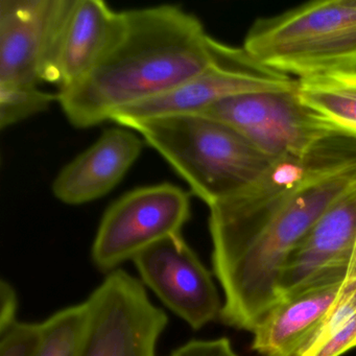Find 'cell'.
<instances>
[{"mask_svg":"<svg viewBox=\"0 0 356 356\" xmlns=\"http://www.w3.org/2000/svg\"><path fill=\"white\" fill-rule=\"evenodd\" d=\"M322 179L310 156L279 158L241 193L208 207L225 324L253 332L282 299L279 280L287 258L356 172Z\"/></svg>","mask_w":356,"mask_h":356,"instance_id":"obj_1","label":"cell"},{"mask_svg":"<svg viewBox=\"0 0 356 356\" xmlns=\"http://www.w3.org/2000/svg\"><path fill=\"white\" fill-rule=\"evenodd\" d=\"M220 42L178 6L120 12L115 36L88 74L58 103L78 129L97 127L122 110L159 97L216 63Z\"/></svg>","mask_w":356,"mask_h":356,"instance_id":"obj_2","label":"cell"},{"mask_svg":"<svg viewBox=\"0 0 356 356\" xmlns=\"http://www.w3.org/2000/svg\"><path fill=\"white\" fill-rule=\"evenodd\" d=\"M131 130L159 153L208 207L241 193L273 161L236 130L205 115L158 118Z\"/></svg>","mask_w":356,"mask_h":356,"instance_id":"obj_3","label":"cell"},{"mask_svg":"<svg viewBox=\"0 0 356 356\" xmlns=\"http://www.w3.org/2000/svg\"><path fill=\"white\" fill-rule=\"evenodd\" d=\"M243 47L295 80L356 70V0H318L259 18Z\"/></svg>","mask_w":356,"mask_h":356,"instance_id":"obj_4","label":"cell"},{"mask_svg":"<svg viewBox=\"0 0 356 356\" xmlns=\"http://www.w3.org/2000/svg\"><path fill=\"white\" fill-rule=\"evenodd\" d=\"M297 85L298 80L266 67L243 47L220 43L218 60L207 70L159 97L122 110L111 122L132 129L158 118L197 115L231 97L295 90Z\"/></svg>","mask_w":356,"mask_h":356,"instance_id":"obj_5","label":"cell"},{"mask_svg":"<svg viewBox=\"0 0 356 356\" xmlns=\"http://www.w3.org/2000/svg\"><path fill=\"white\" fill-rule=\"evenodd\" d=\"M85 302L88 321L80 356H157L168 318L140 280L113 270Z\"/></svg>","mask_w":356,"mask_h":356,"instance_id":"obj_6","label":"cell"},{"mask_svg":"<svg viewBox=\"0 0 356 356\" xmlns=\"http://www.w3.org/2000/svg\"><path fill=\"white\" fill-rule=\"evenodd\" d=\"M191 218L189 195L170 183L140 187L114 202L102 218L91 258L102 272L118 270L166 237L180 234Z\"/></svg>","mask_w":356,"mask_h":356,"instance_id":"obj_7","label":"cell"},{"mask_svg":"<svg viewBox=\"0 0 356 356\" xmlns=\"http://www.w3.org/2000/svg\"><path fill=\"white\" fill-rule=\"evenodd\" d=\"M197 115L228 124L272 160L306 155L333 137L345 136L307 109L297 88L231 97Z\"/></svg>","mask_w":356,"mask_h":356,"instance_id":"obj_8","label":"cell"},{"mask_svg":"<svg viewBox=\"0 0 356 356\" xmlns=\"http://www.w3.org/2000/svg\"><path fill=\"white\" fill-rule=\"evenodd\" d=\"M133 262L143 284L191 328L220 318L222 302L213 277L181 233L147 248Z\"/></svg>","mask_w":356,"mask_h":356,"instance_id":"obj_9","label":"cell"},{"mask_svg":"<svg viewBox=\"0 0 356 356\" xmlns=\"http://www.w3.org/2000/svg\"><path fill=\"white\" fill-rule=\"evenodd\" d=\"M356 243V179L328 206L293 253L280 280L281 297L318 283L347 280Z\"/></svg>","mask_w":356,"mask_h":356,"instance_id":"obj_10","label":"cell"},{"mask_svg":"<svg viewBox=\"0 0 356 356\" xmlns=\"http://www.w3.org/2000/svg\"><path fill=\"white\" fill-rule=\"evenodd\" d=\"M118 24L120 12L101 0H67L51 35L42 83L62 91L82 80L109 47Z\"/></svg>","mask_w":356,"mask_h":356,"instance_id":"obj_11","label":"cell"},{"mask_svg":"<svg viewBox=\"0 0 356 356\" xmlns=\"http://www.w3.org/2000/svg\"><path fill=\"white\" fill-rule=\"evenodd\" d=\"M67 0L0 1V85L39 86L51 35Z\"/></svg>","mask_w":356,"mask_h":356,"instance_id":"obj_12","label":"cell"},{"mask_svg":"<svg viewBox=\"0 0 356 356\" xmlns=\"http://www.w3.org/2000/svg\"><path fill=\"white\" fill-rule=\"evenodd\" d=\"M143 141L131 129L111 128L62 168L54 180L56 199L78 206L101 199L115 188L137 161Z\"/></svg>","mask_w":356,"mask_h":356,"instance_id":"obj_13","label":"cell"},{"mask_svg":"<svg viewBox=\"0 0 356 356\" xmlns=\"http://www.w3.org/2000/svg\"><path fill=\"white\" fill-rule=\"evenodd\" d=\"M345 282L318 283L283 297L252 332L253 351L261 356H301L316 339Z\"/></svg>","mask_w":356,"mask_h":356,"instance_id":"obj_14","label":"cell"},{"mask_svg":"<svg viewBox=\"0 0 356 356\" xmlns=\"http://www.w3.org/2000/svg\"><path fill=\"white\" fill-rule=\"evenodd\" d=\"M297 95L337 132L356 140V70L298 80Z\"/></svg>","mask_w":356,"mask_h":356,"instance_id":"obj_15","label":"cell"},{"mask_svg":"<svg viewBox=\"0 0 356 356\" xmlns=\"http://www.w3.org/2000/svg\"><path fill=\"white\" fill-rule=\"evenodd\" d=\"M356 348V279L343 283L316 339L301 356H341Z\"/></svg>","mask_w":356,"mask_h":356,"instance_id":"obj_16","label":"cell"},{"mask_svg":"<svg viewBox=\"0 0 356 356\" xmlns=\"http://www.w3.org/2000/svg\"><path fill=\"white\" fill-rule=\"evenodd\" d=\"M87 321L86 302L49 316L42 322V341L36 356H80Z\"/></svg>","mask_w":356,"mask_h":356,"instance_id":"obj_17","label":"cell"},{"mask_svg":"<svg viewBox=\"0 0 356 356\" xmlns=\"http://www.w3.org/2000/svg\"><path fill=\"white\" fill-rule=\"evenodd\" d=\"M57 101V93L41 90L39 86L0 85V127L14 126L45 111Z\"/></svg>","mask_w":356,"mask_h":356,"instance_id":"obj_18","label":"cell"},{"mask_svg":"<svg viewBox=\"0 0 356 356\" xmlns=\"http://www.w3.org/2000/svg\"><path fill=\"white\" fill-rule=\"evenodd\" d=\"M42 337V323L16 321L0 329V356H36Z\"/></svg>","mask_w":356,"mask_h":356,"instance_id":"obj_19","label":"cell"},{"mask_svg":"<svg viewBox=\"0 0 356 356\" xmlns=\"http://www.w3.org/2000/svg\"><path fill=\"white\" fill-rule=\"evenodd\" d=\"M168 356H238L226 337L195 339L180 346Z\"/></svg>","mask_w":356,"mask_h":356,"instance_id":"obj_20","label":"cell"},{"mask_svg":"<svg viewBox=\"0 0 356 356\" xmlns=\"http://www.w3.org/2000/svg\"><path fill=\"white\" fill-rule=\"evenodd\" d=\"M18 297L15 289L6 280L0 283V329L18 321Z\"/></svg>","mask_w":356,"mask_h":356,"instance_id":"obj_21","label":"cell"},{"mask_svg":"<svg viewBox=\"0 0 356 356\" xmlns=\"http://www.w3.org/2000/svg\"><path fill=\"white\" fill-rule=\"evenodd\" d=\"M352 279H356V243L355 248H354L353 255H352L351 262H350L347 272V280H352Z\"/></svg>","mask_w":356,"mask_h":356,"instance_id":"obj_22","label":"cell"}]
</instances>
